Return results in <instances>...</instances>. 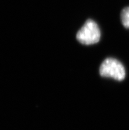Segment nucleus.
I'll use <instances>...</instances> for the list:
<instances>
[{"instance_id": "obj_1", "label": "nucleus", "mask_w": 129, "mask_h": 130, "mask_svg": "<svg viewBox=\"0 0 129 130\" xmlns=\"http://www.w3.org/2000/svg\"><path fill=\"white\" fill-rule=\"evenodd\" d=\"M100 30L96 23L88 19L77 34V39L82 44L91 45L100 41Z\"/></svg>"}, {"instance_id": "obj_2", "label": "nucleus", "mask_w": 129, "mask_h": 130, "mask_svg": "<svg viewBox=\"0 0 129 130\" xmlns=\"http://www.w3.org/2000/svg\"><path fill=\"white\" fill-rule=\"evenodd\" d=\"M100 73L104 77H111L122 81L125 77V69L120 61L114 58H107L101 63Z\"/></svg>"}, {"instance_id": "obj_3", "label": "nucleus", "mask_w": 129, "mask_h": 130, "mask_svg": "<svg viewBox=\"0 0 129 130\" xmlns=\"http://www.w3.org/2000/svg\"><path fill=\"white\" fill-rule=\"evenodd\" d=\"M121 22L123 26L126 28H129V7L123 9L121 14Z\"/></svg>"}]
</instances>
